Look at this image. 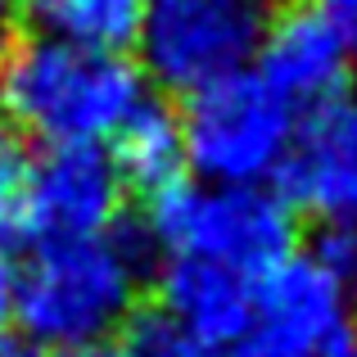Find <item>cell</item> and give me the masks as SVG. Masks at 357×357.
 <instances>
[{
	"label": "cell",
	"instance_id": "1",
	"mask_svg": "<svg viewBox=\"0 0 357 357\" xmlns=\"http://www.w3.org/2000/svg\"><path fill=\"white\" fill-rule=\"evenodd\" d=\"M158 240L145 222L122 218L91 240H45L18 267V331L45 349L114 340L131 321L136 289Z\"/></svg>",
	"mask_w": 357,
	"mask_h": 357
},
{
	"label": "cell",
	"instance_id": "2",
	"mask_svg": "<svg viewBox=\"0 0 357 357\" xmlns=\"http://www.w3.org/2000/svg\"><path fill=\"white\" fill-rule=\"evenodd\" d=\"M145 96V73L122 50H86L50 32L0 41V118L45 145L109 140Z\"/></svg>",
	"mask_w": 357,
	"mask_h": 357
},
{
	"label": "cell",
	"instance_id": "3",
	"mask_svg": "<svg viewBox=\"0 0 357 357\" xmlns=\"http://www.w3.org/2000/svg\"><path fill=\"white\" fill-rule=\"evenodd\" d=\"M145 227L158 249L227 262L249 280L298 253V213L276 185H208L185 176L145 199Z\"/></svg>",
	"mask_w": 357,
	"mask_h": 357
},
{
	"label": "cell",
	"instance_id": "4",
	"mask_svg": "<svg viewBox=\"0 0 357 357\" xmlns=\"http://www.w3.org/2000/svg\"><path fill=\"white\" fill-rule=\"evenodd\" d=\"M298 109L258 68L195 86L181 105L190 172L208 185H271L294 140Z\"/></svg>",
	"mask_w": 357,
	"mask_h": 357
},
{
	"label": "cell",
	"instance_id": "5",
	"mask_svg": "<svg viewBox=\"0 0 357 357\" xmlns=\"http://www.w3.org/2000/svg\"><path fill=\"white\" fill-rule=\"evenodd\" d=\"M267 18V0H145L140 63L163 91L190 96L204 82L249 68Z\"/></svg>",
	"mask_w": 357,
	"mask_h": 357
},
{
	"label": "cell",
	"instance_id": "6",
	"mask_svg": "<svg viewBox=\"0 0 357 357\" xmlns=\"http://www.w3.org/2000/svg\"><path fill=\"white\" fill-rule=\"evenodd\" d=\"M357 340L353 298L317 253H289L258 276L253 331L244 357H344Z\"/></svg>",
	"mask_w": 357,
	"mask_h": 357
},
{
	"label": "cell",
	"instance_id": "7",
	"mask_svg": "<svg viewBox=\"0 0 357 357\" xmlns=\"http://www.w3.org/2000/svg\"><path fill=\"white\" fill-rule=\"evenodd\" d=\"M280 199L321 227H357V96L303 109L276 181Z\"/></svg>",
	"mask_w": 357,
	"mask_h": 357
},
{
	"label": "cell",
	"instance_id": "8",
	"mask_svg": "<svg viewBox=\"0 0 357 357\" xmlns=\"http://www.w3.org/2000/svg\"><path fill=\"white\" fill-rule=\"evenodd\" d=\"M122 181L105 140H63L36 154L32 249L45 240H91L122 222Z\"/></svg>",
	"mask_w": 357,
	"mask_h": 357
},
{
	"label": "cell",
	"instance_id": "9",
	"mask_svg": "<svg viewBox=\"0 0 357 357\" xmlns=\"http://www.w3.org/2000/svg\"><path fill=\"white\" fill-rule=\"evenodd\" d=\"M253 59H258V73L294 109H312L349 91L357 63V27L317 0L285 5L267 18Z\"/></svg>",
	"mask_w": 357,
	"mask_h": 357
},
{
	"label": "cell",
	"instance_id": "10",
	"mask_svg": "<svg viewBox=\"0 0 357 357\" xmlns=\"http://www.w3.org/2000/svg\"><path fill=\"white\" fill-rule=\"evenodd\" d=\"M158 303L181 331L204 340L218 353H236L253 331L258 312V280L227 262L199 258V253H167L163 267L154 271Z\"/></svg>",
	"mask_w": 357,
	"mask_h": 357
},
{
	"label": "cell",
	"instance_id": "11",
	"mask_svg": "<svg viewBox=\"0 0 357 357\" xmlns=\"http://www.w3.org/2000/svg\"><path fill=\"white\" fill-rule=\"evenodd\" d=\"M109 154H114L127 190L145 195V199L185 181L190 176V154H185L181 109H172L158 96H145L109 136Z\"/></svg>",
	"mask_w": 357,
	"mask_h": 357
},
{
	"label": "cell",
	"instance_id": "12",
	"mask_svg": "<svg viewBox=\"0 0 357 357\" xmlns=\"http://www.w3.org/2000/svg\"><path fill=\"white\" fill-rule=\"evenodd\" d=\"M36 32L86 50H127L140 36L145 0H18Z\"/></svg>",
	"mask_w": 357,
	"mask_h": 357
},
{
	"label": "cell",
	"instance_id": "13",
	"mask_svg": "<svg viewBox=\"0 0 357 357\" xmlns=\"http://www.w3.org/2000/svg\"><path fill=\"white\" fill-rule=\"evenodd\" d=\"M32 176L36 149L14 122L0 118V244L32 249Z\"/></svg>",
	"mask_w": 357,
	"mask_h": 357
},
{
	"label": "cell",
	"instance_id": "14",
	"mask_svg": "<svg viewBox=\"0 0 357 357\" xmlns=\"http://www.w3.org/2000/svg\"><path fill=\"white\" fill-rule=\"evenodd\" d=\"M122 357H222L204 340H195L190 331L172 321L163 307H140L131 312V321L122 326Z\"/></svg>",
	"mask_w": 357,
	"mask_h": 357
},
{
	"label": "cell",
	"instance_id": "15",
	"mask_svg": "<svg viewBox=\"0 0 357 357\" xmlns=\"http://www.w3.org/2000/svg\"><path fill=\"white\" fill-rule=\"evenodd\" d=\"M312 253L331 267V276L344 285V294L357 307V227H321Z\"/></svg>",
	"mask_w": 357,
	"mask_h": 357
},
{
	"label": "cell",
	"instance_id": "16",
	"mask_svg": "<svg viewBox=\"0 0 357 357\" xmlns=\"http://www.w3.org/2000/svg\"><path fill=\"white\" fill-rule=\"evenodd\" d=\"M18 321V267L9 258V249L0 244V331Z\"/></svg>",
	"mask_w": 357,
	"mask_h": 357
},
{
	"label": "cell",
	"instance_id": "17",
	"mask_svg": "<svg viewBox=\"0 0 357 357\" xmlns=\"http://www.w3.org/2000/svg\"><path fill=\"white\" fill-rule=\"evenodd\" d=\"M0 357H54V349L36 344L23 331H0Z\"/></svg>",
	"mask_w": 357,
	"mask_h": 357
},
{
	"label": "cell",
	"instance_id": "18",
	"mask_svg": "<svg viewBox=\"0 0 357 357\" xmlns=\"http://www.w3.org/2000/svg\"><path fill=\"white\" fill-rule=\"evenodd\" d=\"M63 357H122V344H118V340H96V344L63 349Z\"/></svg>",
	"mask_w": 357,
	"mask_h": 357
},
{
	"label": "cell",
	"instance_id": "19",
	"mask_svg": "<svg viewBox=\"0 0 357 357\" xmlns=\"http://www.w3.org/2000/svg\"><path fill=\"white\" fill-rule=\"evenodd\" d=\"M317 5H326L331 14H340L344 23H353V27H357V0H317Z\"/></svg>",
	"mask_w": 357,
	"mask_h": 357
},
{
	"label": "cell",
	"instance_id": "20",
	"mask_svg": "<svg viewBox=\"0 0 357 357\" xmlns=\"http://www.w3.org/2000/svg\"><path fill=\"white\" fill-rule=\"evenodd\" d=\"M14 9H18V0H0V41H5V32H9V18H14Z\"/></svg>",
	"mask_w": 357,
	"mask_h": 357
},
{
	"label": "cell",
	"instance_id": "21",
	"mask_svg": "<svg viewBox=\"0 0 357 357\" xmlns=\"http://www.w3.org/2000/svg\"><path fill=\"white\" fill-rule=\"evenodd\" d=\"M344 357H357V340H353V344H349V353H344Z\"/></svg>",
	"mask_w": 357,
	"mask_h": 357
}]
</instances>
